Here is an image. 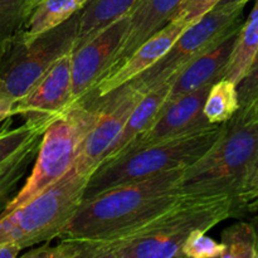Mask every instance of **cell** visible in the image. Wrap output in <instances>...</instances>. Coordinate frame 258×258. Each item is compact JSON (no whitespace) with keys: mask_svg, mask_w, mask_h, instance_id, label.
Here are the masks:
<instances>
[{"mask_svg":"<svg viewBox=\"0 0 258 258\" xmlns=\"http://www.w3.org/2000/svg\"><path fill=\"white\" fill-rule=\"evenodd\" d=\"M239 217L231 196H183L163 213L134 228L101 239H60L57 246L32 248L24 258H181L183 244L193 231L208 232Z\"/></svg>","mask_w":258,"mask_h":258,"instance_id":"1","label":"cell"},{"mask_svg":"<svg viewBox=\"0 0 258 258\" xmlns=\"http://www.w3.org/2000/svg\"><path fill=\"white\" fill-rule=\"evenodd\" d=\"M184 170L174 169L121 184L83 201L58 238H107L163 213L183 197Z\"/></svg>","mask_w":258,"mask_h":258,"instance_id":"2","label":"cell"},{"mask_svg":"<svg viewBox=\"0 0 258 258\" xmlns=\"http://www.w3.org/2000/svg\"><path fill=\"white\" fill-rule=\"evenodd\" d=\"M258 154V121L237 111L223 123L213 145L184 170L180 190L186 197L231 196L236 199Z\"/></svg>","mask_w":258,"mask_h":258,"instance_id":"3","label":"cell"},{"mask_svg":"<svg viewBox=\"0 0 258 258\" xmlns=\"http://www.w3.org/2000/svg\"><path fill=\"white\" fill-rule=\"evenodd\" d=\"M223 123H213L106 160L91 174L82 202L121 184L174 169H186L213 145L223 130Z\"/></svg>","mask_w":258,"mask_h":258,"instance_id":"4","label":"cell"},{"mask_svg":"<svg viewBox=\"0 0 258 258\" xmlns=\"http://www.w3.org/2000/svg\"><path fill=\"white\" fill-rule=\"evenodd\" d=\"M100 115V103H75L42 134L32 173L0 214L20 208L59 180L75 164L83 140Z\"/></svg>","mask_w":258,"mask_h":258,"instance_id":"5","label":"cell"},{"mask_svg":"<svg viewBox=\"0 0 258 258\" xmlns=\"http://www.w3.org/2000/svg\"><path fill=\"white\" fill-rule=\"evenodd\" d=\"M88 179L72 166L27 204L0 214V243L15 242L25 249L57 238L82 203Z\"/></svg>","mask_w":258,"mask_h":258,"instance_id":"6","label":"cell"},{"mask_svg":"<svg viewBox=\"0 0 258 258\" xmlns=\"http://www.w3.org/2000/svg\"><path fill=\"white\" fill-rule=\"evenodd\" d=\"M80 12L58 27L27 39L22 30L0 42V97L13 103L25 95L63 55L73 50Z\"/></svg>","mask_w":258,"mask_h":258,"instance_id":"7","label":"cell"},{"mask_svg":"<svg viewBox=\"0 0 258 258\" xmlns=\"http://www.w3.org/2000/svg\"><path fill=\"white\" fill-rule=\"evenodd\" d=\"M244 4H218L211 12L186 27L168 52L130 83L139 92L148 91L173 80L199 55L221 44L239 32L243 24Z\"/></svg>","mask_w":258,"mask_h":258,"instance_id":"8","label":"cell"},{"mask_svg":"<svg viewBox=\"0 0 258 258\" xmlns=\"http://www.w3.org/2000/svg\"><path fill=\"white\" fill-rule=\"evenodd\" d=\"M143 96L134 86L126 83L95 102L100 103V115L83 140L73 164L77 173L91 176L105 161L111 146Z\"/></svg>","mask_w":258,"mask_h":258,"instance_id":"9","label":"cell"},{"mask_svg":"<svg viewBox=\"0 0 258 258\" xmlns=\"http://www.w3.org/2000/svg\"><path fill=\"white\" fill-rule=\"evenodd\" d=\"M71 53L60 57L23 97L13 103V116H22L25 123L40 134L72 106Z\"/></svg>","mask_w":258,"mask_h":258,"instance_id":"10","label":"cell"},{"mask_svg":"<svg viewBox=\"0 0 258 258\" xmlns=\"http://www.w3.org/2000/svg\"><path fill=\"white\" fill-rule=\"evenodd\" d=\"M128 24V15L116 20L71 53L72 105L93 90L110 67Z\"/></svg>","mask_w":258,"mask_h":258,"instance_id":"11","label":"cell"},{"mask_svg":"<svg viewBox=\"0 0 258 258\" xmlns=\"http://www.w3.org/2000/svg\"><path fill=\"white\" fill-rule=\"evenodd\" d=\"M211 86H203L193 92L184 93L174 100L165 101L153 123L115 158L151 144L160 143L213 125L207 120L203 112L204 101Z\"/></svg>","mask_w":258,"mask_h":258,"instance_id":"12","label":"cell"},{"mask_svg":"<svg viewBox=\"0 0 258 258\" xmlns=\"http://www.w3.org/2000/svg\"><path fill=\"white\" fill-rule=\"evenodd\" d=\"M185 28V25L175 20L169 22L159 32L141 43L122 64L111 72L106 73L82 101L95 103L107 96L108 93L120 88L121 86L135 80L139 75L145 72L149 67H151L156 60L160 59L168 52L169 48L173 45L176 38L181 34Z\"/></svg>","mask_w":258,"mask_h":258,"instance_id":"13","label":"cell"},{"mask_svg":"<svg viewBox=\"0 0 258 258\" xmlns=\"http://www.w3.org/2000/svg\"><path fill=\"white\" fill-rule=\"evenodd\" d=\"M183 2L184 0H141L128 14L127 29L106 73L122 64L141 43L165 27Z\"/></svg>","mask_w":258,"mask_h":258,"instance_id":"14","label":"cell"},{"mask_svg":"<svg viewBox=\"0 0 258 258\" xmlns=\"http://www.w3.org/2000/svg\"><path fill=\"white\" fill-rule=\"evenodd\" d=\"M237 35H238V32L227 38L217 47L199 55L185 68H183L171 80L166 101L174 100L184 93L193 92L203 86L213 85L217 81L223 78L224 70L236 44Z\"/></svg>","mask_w":258,"mask_h":258,"instance_id":"15","label":"cell"},{"mask_svg":"<svg viewBox=\"0 0 258 258\" xmlns=\"http://www.w3.org/2000/svg\"><path fill=\"white\" fill-rule=\"evenodd\" d=\"M170 85L171 81L163 83V85L148 91L141 97V100L139 101L138 105L135 106V108L131 112L130 117L126 121L121 134L116 139L113 145L111 146L105 161L115 158L118 153H121L128 144L133 143L141 133H144L153 123L156 115H158L160 108L165 103L166 98H168Z\"/></svg>","mask_w":258,"mask_h":258,"instance_id":"16","label":"cell"},{"mask_svg":"<svg viewBox=\"0 0 258 258\" xmlns=\"http://www.w3.org/2000/svg\"><path fill=\"white\" fill-rule=\"evenodd\" d=\"M140 2L141 0H90L85 8L80 10V24L75 48L82 45L116 20L127 17Z\"/></svg>","mask_w":258,"mask_h":258,"instance_id":"17","label":"cell"},{"mask_svg":"<svg viewBox=\"0 0 258 258\" xmlns=\"http://www.w3.org/2000/svg\"><path fill=\"white\" fill-rule=\"evenodd\" d=\"M88 2L90 0H42L28 17L22 29L23 35L27 39H33L37 35L58 27L83 9Z\"/></svg>","mask_w":258,"mask_h":258,"instance_id":"18","label":"cell"},{"mask_svg":"<svg viewBox=\"0 0 258 258\" xmlns=\"http://www.w3.org/2000/svg\"><path fill=\"white\" fill-rule=\"evenodd\" d=\"M258 49V0L254 2L248 18L243 22L232 54L229 57L227 67L224 70L223 78L238 83L247 68L251 64Z\"/></svg>","mask_w":258,"mask_h":258,"instance_id":"19","label":"cell"},{"mask_svg":"<svg viewBox=\"0 0 258 258\" xmlns=\"http://www.w3.org/2000/svg\"><path fill=\"white\" fill-rule=\"evenodd\" d=\"M40 138L42 136H35L12 158L0 164V213L15 196L18 185L35 160Z\"/></svg>","mask_w":258,"mask_h":258,"instance_id":"20","label":"cell"},{"mask_svg":"<svg viewBox=\"0 0 258 258\" xmlns=\"http://www.w3.org/2000/svg\"><path fill=\"white\" fill-rule=\"evenodd\" d=\"M239 110L237 85L221 78L211 86L204 101L203 112L211 123H223L231 120Z\"/></svg>","mask_w":258,"mask_h":258,"instance_id":"21","label":"cell"},{"mask_svg":"<svg viewBox=\"0 0 258 258\" xmlns=\"http://www.w3.org/2000/svg\"><path fill=\"white\" fill-rule=\"evenodd\" d=\"M224 252L222 258H258L256 227L238 222L222 232Z\"/></svg>","mask_w":258,"mask_h":258,"instance_id":"22","label":"cell"},{"mask_svg":"<svg viewBox=\"0 0 258 258\" xmlns=\"http://www.w3.org/2000/svg\"><path fill=\"white\" fill-rule=\"evenodd\" d=\"M28 17L27 0H0V42L22 30Z\"/></svg>","mask_w":258,"mask_h":258,"instance_id":"23","label":"cell"},{"mask_svg":"<svg viewBox=\"0 0 258 258\" xmlns=\"http://www.w3.org/2000/svg\"><path fill=\"white\" fill-rule=\"evenodd\" d=\"M10 123L12 120L8 121V125L0 130V164L12 158L35 136H42L39 131L25 122L15 128H9Z\"/></svg>","mask_w":258,"mask_h":258,"instance_id":"24","label":"cell"},{"mask_svg":"<svg viewBox=\"0 0 258 258\" xmlns=\"http://www.w3.org/2000/svg\"><path fill=\"white\" fill-rule=\"evenodd\" d=\"M223 244L207 236L204 231H193L183 244L184 257L189 258H222Z\"/></svg>","mask_w":258,"mask_h":258,"instance_id":"25","label":"cell"},{"mask_svg":"<svg viewBox=\"0 0 258 258\" xmlns=\"http://www.w3.org/2000/svg\"><path fill=\"white\" fill-rule=\"evenodd\" d=\"M239 100V112H248L258 101V49L247 68L246 73L237 83Z\"/></svg>","mask_w":258,"mask_h":258,"instance_id":"26","label":"cell"},{"mask_svg":"<svg viewBox=\"0 0 258 258\" xmlns=\"http://www.w3.org/2000/svg\"><path fill=\"white\" fill-rule=\"evenodd\" d=\"M236 206L239 216L258 209V154L243 186L237 194Z\"/></svg>","mask_w":258,"mask_h":258,"instance_id":"27","label":"cell"},{"mask_svg":"<svg viewBox=\"0 0 258 258\" xmlns=\"http://www.w3.org/2000/svg\"><path fill=\"white\" fill-rule=\"evenodd\" d=\"M221 2L222 0H184L183 4L173 15L171 20H175L185 27H189L201 19L204 14L211 12Z\"/></svg>","mask_w":258,"mask_h":258,"instance_id":"28","label":"cell"},{"mask_svg":"<svg viewBox=\"0 0 258 258\" xmlns=\"http://www.w3.org/2000/svg\"><path fill=\"white\" fill-rule=\"evenodd\" d=\"M22 251V247L15 242L0 243V258H17Z\"/></svg>","mask_w":258,"mask_h":258,"instance_id":"29","label":"cell"},{"mask_svg":"<svg viewBox=\"0 0 258 258\" xmlns=\"http://www.w3.org/2000/svg\"><path fill=\"white\" fill-rule=\"evenodd\" d=\"M13 117V102L0 97V122Z\"/></svg>","mask_w":258,"mask_h":258,"instance_id":"30","label":"cell"},{"mask_svg":"<svg viewBox=\"0 0 258 258\" xmlns=\"http://www.w3.org/2000/svg\"><path fill=\"white\" fill-rule=\"evenodd\" d=\"M249 0H222L219 4H244L246 5Z\"/></svg>","mask_w":258,"mask_h":258,"instance_id":"31","label":"cell"},{"mask_svg":"<svg viewBox=\"0 0 258 258\" xmlns=\"http://www.w3.org/2000/svg\"><path fill=\"white\" fill-rule=\"evenodd\" d=\"M39 2H42V0H27V7H28V12H29V14L32 13V10L34 9V7Z\"/></svg>","mask_w":258,"mask_h":258,"instance_id":"32","label":"cell"},{"mask_svg":"<svg viewBox=\"0 0 258 258\" xmlns=\"http://www.w3.org/2000/svg\"><path fill=\"white\" fill-rule=\"evenodd\" d=\"M246 113H251V115L258 121V101L254 103V106L251 108V111H248V112H246Z\"/></svg>","mask_w":258,"mask_h":258,"instance_id":"33","label":"cell"},{"mask_svg":"<svg viewBox=\"0 0 258 258\" xmlns=\"http://www.w3.org/2000/svg\"><path fill=\"white\" fill-rule=\"evenodd\" d=\"M254 227H256V232H257V253H258V219H257V224Z\"/></svg>","mask_w":258,"mask_h":258,"instance_id":"34","label":"cell"}]
</instances>
